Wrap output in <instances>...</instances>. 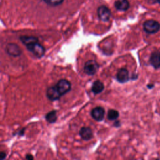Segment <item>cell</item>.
Segmentation results:
<instances>
[{"label":"cell","mask_w":160,"mask_h":160,"mask_svg":"<svg viewBox=\"0 0 160 160\" xmlns=\"http://www.w3.org/2000/svg\"><path fill=\"white\" fill-rule=\"evenodd\" d=\"M25 46L28 50L33 54L36 58H41L44 56L45 53V48L38 43V39L28 43Z\"/></svg>","instance_id":"obj_1"},{"label":"cell","mask_w":160,"mask_h":160,"mask_svg":"<svg viewBox=\"0 0 160 160\" xmlns=\"http://www.w3.org/2000/svg\"><path fill=\"white\" fill-rule=\"evenodd\" d=\"M143 30L148 34H155L160 30V23L154 20H148L143 23Z\"/></svg>","instance_id":"obj_2"},{"label":"cell","mask_w":160,"mask_h":160,"mask_svg":"<svg viewBox=\"0 0 160 160\" xmlns=\"http://www.w3.org/2000/svg\"><path fill=\"white\" fill-rule=\"evenodd\" d=\"M99 68V64L95 60H88L85 64L84 71L88 75L93 76L96 73Z\"/></svg>","instance_id":"obj_3"},{"label":"cell","mask_w":160,"mask_h":160,"mask_svg":"<svg viewBox=\"0 0 160 160\" xmlns=\"http://www.w3.org/2000/svg\"><path fill=\"white\" fill-rule=\"evenodd\" d=\"M55 86L61 96L68 93L71 88V83L65 79H60Z\"/></svg>","instance_id":"obj_4"},{"label":"cell","mask_w":160,"mask_h":160,"mask_svg":"<svg viewBox=\"0 0 160 160\" xmlns=\"http://www.w3.org/2000/svg\"><path fill=\"white\" fill-rule=\"evenodd\" d=\"M6 52L9 56L13 57H18L22 54V50L20 46L15 43H8L6 46Z\"/></svg>","instance_id":"obj_5"},{"label":"cell","mask_w":160,"mask_h":160,"mask_svg":"<svg viewBox=\"0 0 160 160\" xmlns=\"http://www.w3.org/2000/svg\"><path fill=\"white\" fill-rule=\"evenodd\" d=\"M98 16L100 20L104 22H106L110 19L111 12L106 6H101L98 9Z\"/></svg>","instance_id":"obj_6"},{"label":"cell","mask_w":160,"mask_h":160,"mask_svg":"<svg viewBox=\"0 0 160 160\" xmlns=\"http://www.w3.org/2000/svg\"><path fill=\"white\" fill-rule=\"evenodd\" d=\"M104 109L101 106H97L93 108L91 111V116L96 121H103L104 118Z\"/></svg>","instance_id":"obj_7"},{"label":"cell","mask_w":160,"mask_h":160,"mask_svg":"<svg viewBox=\"0 0 160 160\" xmlns=\"http://www.w3.org/2000/svg\"><path fill=\"white\" fill-rule=\"evenodd\" d=\"M46 96L50 101H56L61 98V95L58 92L56 86H51L46 90Z\"/></svg>","instance_id":"obj_8"},{"label":"cell","mask_w":160,"mask_h":160,"mask_svg":"<svg viewBox=\"0 0 160 160\" xmlns=\"http://www.w3.org/2000/svg\"><path fill=\"white\" fill-rule=\"evenodd\" d=\"M118 81L121 83H125L129 80V71L126 68H121L118 70L116 76Z\"/></svg>","instance_id":"obj_9"},{"label":"cell","mask_w":160,"mask_h":160,"mask_svg":"<svg viewBox=\"0 0 160 160\" xmlns=\"http://www.w3.org/2000/svg\"><path fill=\"white\" fill-rule=\"evenodd\" d=\"M79 134L80 137L85 141L92 140L93 137V131L89 127H82L80 129Z\"/></svg>","instance_id":"obj_10"},{"label":"cell","mask_w":160,"mask_h":160,"mask_svg":"<svg viewBox=\"0 0 160 160\" xmlns=\"http://www.w3.org/2000/svg\"><path fill=\"white\" fill-rule=\"evenodd\" d=\"M130 6L128 0H116L115 3V7L116 9L121 12L127 11Z\"/></svg>","instance_id":"obj_11"},{"label":"cell","mask_w":160,"mask_h":160,"mask_svg":"<svg viewBox=\"0 0 160 160\" xmlns=\"http://www.w3.org/2000/svg\"><path fill=\"white\" fill-rule=\"evenodd\" d=\"M150 63L155 69L160 68V52H154L150 58Z\"/></svg>","instance_id":"obj_12"},{"label":"cell","mask_w":160,"mask_h":160,"mask_svg":"<svg viewBox=\"0 0 160 160\" xmlns=\"http://www.w3.org/2000/svg\"><path fill=\"white\" fill-rule=\"evenodd\" d=\"M104 89V86L103 83L100 80L94 81L92 86V92L94 94H98L103 92Z\"/></svg>","instance_id":"obj_13"},{"label":"cell","mask_w":160,"mask_h":160,"mask_svg":"<svg viewBox=\"0 0 160 160\" xmlns=\"http://www.w3.org/2000/svg\"><path fill=\"white\" fill-rule=\"evenodd\" d=\"M45 118L47 121L49 123H54L57 120V111L56 110H52L48 112L45 116Z\"/></svg>","instance_id":"obj_14"},{"label":"cell","mask_w":160,"mask_h":160,"mask_svg":"<svg viewBox=\"0 0 160 160\" xmlns=\"http://www.w3.org/2000/svg\"><path fill=\"white\" fill-rule=\"evenodd\" d=\"M119 116V112L117 110H110L108 112L107 117L108 119L110 120V121H115V120H116L118 118Z\"/></svg>","instance_id":"obj_15"},{"label":"cell","mask_w":160,"mask_h":160,"mask_svg":"<svg viewBox=\"0 0 160 160\" xmlns=\"http://www.w3.org/2000/svg\"><path fill=\"white\" fill-rule=\"evenodd\" d=\"M64 0H44V1L47 5L52 6H56L60 5L61 3H63Z\"/></svg>","instance_id":"obj_16"},{"label":"cell","mask_w":160,"mask_h":160,"mask_svg":"<svg viewBox=\"0 0 160 160\" xmlns=\"http://www.w3.org/2000/svg\"><path fill=\"white\" fill-rule=\"evenodd\" d=\"M148 1L151 5L160 6V0H148Z\"/></svg>","instance_id":"obj_17"},{"label":"cell","mask_w":160,"mask_h":160,"mask_svg":"<svg viewBox=\"0 0 160 160\" xmlns=\"http://www.w3.org/2000/svg\"><path fill=\"white\" fill-rule=\"evenodd\" d=\"M6 157V154L5 153V152L1 151L0 153V159H5Z\"/></svg>","instance_id":"obj_18"},{"label":"cell","mask_w":160,"mask_h":160,"mask_svg":"<svg viewBox=\"0 0 160 160\" xmlns=\"http://www.w3.org/2000/svg\"><path fill=\"white\" fill-rule=\"evenodd\" d=\"M26 159H29V160H31L33 159V156L31 155H27L26 156Z\"/></svg>","instance_id":"obj_19"},{"label":"cell","mask_w":160,"mask_h":160,"mask_svg":"<svg viewBox=\"0 0 160 160\" xmlns=\"http://www.w3.org/2000/svg\"><path fill=\"white\" fill-rule=\"evenodd\" d=\"M147 86L149 88H150V89H151V88H153V86H153V85H151V86H150V85H148Z\"/></svg>","instance_id":"obj_20"}]
</instances>
